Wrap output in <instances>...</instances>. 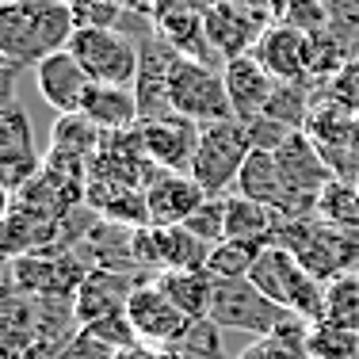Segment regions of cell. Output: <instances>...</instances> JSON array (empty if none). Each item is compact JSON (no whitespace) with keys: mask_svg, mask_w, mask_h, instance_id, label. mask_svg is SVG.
I'll return each instance as SVG.
<instances>
[{"mask_svg":"<svg viewBox=\"0 0 359 359\" xmlns=\"http://www.w3.org/2000/svg\"><path fill=\"white\" fill-rule=\"evenodd\" d=\"M84 203L96 210L104 222L126 229H145L149 226V207H145V191L123 180H107V176H88L84 187Z\"/></svg>","mask_w":359,"mask_h":359,"instance_id":"cell-19","label":"cell"},{"mask_svg":"<svg viewBox=\"0 0 359 359\" xmlns=\"http://www.w3.org/2000/svg\"><path fill=\"white\" fill-rule=\"evenodd\" d=\"M31 359H115V348L104 344L96 332L81 329L65 348H54V352H42V355H31Z\"/></svg>","mask_w":359,"mask_h":359,"instance_id":"cell-32","label":"cell"},{"mask_svg":"<svg viewBox=\"0 0 359 359\" xmlns=\"http://www.w3.org/2000/svg\"><path fill=\"white\" fill-rule=\"evenodd\" d=\"M161 290L187 313L191 321L210 318V306H215V276L207 268H184V271H161L157 276Z\"/></svg>","mask_w":359,"mask_h":359,"instance_id":"cell-23","label":"cell"},{"mask_svg":"<svg viewBox=\"0 0 359 359\" xmlns=\"http://www.w3.org/2000/svg\"><path fill=\"white\" fill-rule=\"evenodd\" d=\"M271 23L264 20L260 4H245V0H210L207 8V42L218 50L226 62L241 54H252L260 35Z\"/></svg>","mask_w":359,"mask_h":359,"instance_id":"cell-10","label":"cell"},{"mask_svg":"<svg viewBox=\"0 0 359 359\" xmlns=\"http://www.w3.org/2000/svg\"><path fill=\"white\" fill-rule=\"evenodd\" d=\"M271 245H283L287 252H294L302 260V268L313 279H321L325 287L359 271V226L352 229L329 226L318 215L298 222H279Z\"/></svg>","mask_w":359,"mask_h":359,"instance_id":"cell-2","label":"cell"},{"mask_svg":"<svg viewBox=\"0 0 359 359\" xmlns=\"http://www.w3.org/2000/svg\"><path fill=\"white\" fill-rule=\"evenodd\" d=\"M325 321L359 332V276H344V279H337V283H329Z\"/></svg>","mask_w":359,"mask_h":359,"instance_id":"cell-30","label":"cell"},{"mask_svg":"<svg viewBox=\"0 0 359 359\" xmlns=\"http://www.w3.org/2000/svg\"><path fill=\"white\" fill-rule=\"evenodd\" d=\"M39 172L42 168H39L35 142H31V118L12 100L0 111V176H4V191L20 195Z\"/></svg>","mask_w":359,"mask_h":359,"instance_id":"cell-12","label":"cell"},{"mask_svg":"<svg viewBox=\"0 0 359 359\" xmlns=\"http://www.w3.org/2000/svg\"><path fill=\"white\" fill-rule=\"evenodd\" d=\"M65 4L73 8V12H81V8H88V4H96V0H65Z\"/></svg>","mask_w":359,"mask_h":359,"instance_id":"cell-37","label":"cell"},{"mask_svg":"<svg viewBox=\"0 0 359 359\" xmlns=\"http://www.w3.org/2000/svg\"><path fill=\"white\" fill-rule=\"evenodd\" d=\"M88 332H96L104 344H111L115 352H123V348H134V344H142L138 340V332H134V325L126 313H115V318H107V321H100V325H92Z\"/></svg>","mask_w":359,"mask_h":359,"instance_id":"cell-35","label":"cell"},{"mask_svg":"<svg viewBox=\"0 0 359 359\" xmlns=\"http://www.w3.org/2000/svg\"><path fill=\"white\" fill-rule=\"evenodd\" d=\"M310 359H359V332L332 321L310 325Z\"/></svg>","mask_w":359,"mask_h":359,"instance_id":"cell-28","label":"cell"},{"mask_svg":"<svg viewBox=\"0 0 359 359\" xmlns=\"http://www.w3.org/2000/svg\"><path fill=\"white\" fill-rule=\"evenodd\" d=\"M81 115L104 134H123V130L142 126L134 88H123V84H92L88 96H84Z\"/></svg>","mask_w":359,"mask_h":359,"instance_id":"cell-21","label":"cell"},{"mask_svg":"<svg viewBox=\"0 0 359 359\" xmlns=\"http://www.w3.org/2000/svg\"><path fill=\"white\" fill-rule=\"evenodd\" d=\"M210 195L195 184L191 172H165L145 187V207H149V226H184Z\"/></svg>","mask_w":359,"mask_h":359,"instance_id":"cell-18","label":"cell"},{"mask_svg":"<svg viewBox=\"0 0 359 359\" xmlns=\"http://www.w3.org/2000/svg\"><path fill=\"white\" fill-rule=\"evenodd\" d=\"M318 96L321 92H313L310 81H279L271 100H268V107H264V115L290 126V130H306L313 107H318Z\"/></svg>","mask_w":359,"mask_h":359,"instance_id":"cell-25","label":"cell"},{"mask_svg":"<svg viewBox=\"0 0 359 359\" xmlns=\"http://www.w3.org/2000/svg\"><path fill=\"white\" fill-rule=\"evenodd\" d=\"M249 279L271 298V302L283 306L287 313L306 318L310 325L325 321V298H329V287H325L321 279H313L310 271L302 268V260H298L294 252H287L283 245H268V249L260 252V260H256Z\"/></svg>","mask_w":359,"mask_h":359,"instance_id":"cell-3","label":"cell"},{"mask_svg":"<svg viewBox=\"0 0 359 359\" xmlns=\"http://www.w3.org/2000/svg\"><path fill=\"white\" fill-rule=\"evenodd\" d=\"M142 142H145V157L153 165H161L165 172H191L195 153H199L203 126L191 123L184 115H168L157 123H142Z\"/></svg>","mask_w":359,"mask_h":359,"instance_id":"cell-15","label":"cell"},{"mask_svg":"<svg viewBox=\"0 0 359 359\" xmlns=\"http://www.w3.org/2000/svg\"><path fill=\"white\" fill-rule=\"evenodd\" d=\"M276 165H279V172L287 176V184L294 187V191L310 195V199H318V195L325 191V184L337 176L306 130H294L283 145H279V149H276Z\"/></svg>","mask_w":359,"mask_h":359,"instance_id":"cell-20","label":"cell"},{"mask_svg":"<svg viewBox=\"0 0 359 359\" xmlns=\"http://www.w3.org/2000/svg\"><path fill=\"white\" fill-rule=\"evenodd\" d=\"M88 271L92 268H84L73 249L57 252V245H50V249H39V252L12 256V264H8V283H12V290L31 294V298L76 294V287L84 283Z\"/></svg>","mask_w":359,"mask_h":359,"instance_id":"cell-8","label":"cell"},{"mask_svg":"<svg viewBox=\"0 0 359 359\" xmlns=\"http://www.w3.org/2000/svg\"><path fill=\"white\" fill-rule=\"evenodd\" d=\"M355 276H359V271H355Z\"/></svg>","mask_w":359,"mask_h":359,"instance_id":"cell-38","label":"cell"},{"mask_svg":"<svg viewBox=\"0 0 359 359\" xmlns=\"http://www.w3.org/2000/svg\"><path fill=\"white\" fill-rule=\"evenodd\" d=\"M138 283H145V279L126 276V271H111V268H92L73 294V310L81 329H92V325L115 318V313H126V302H130Z\"/></svg>","mask_w":359,"mask_h":359,"instance_id":"cell-14","label":"cell"},{"mask_svg":"<svg viewBox=\"0 0 359 359\" xmlns=\"http://www.w3.org/2000/svg\"><path fill=\"white\" fill-rule=\"evenodd\" d=\"M69 54L84 65L92 84H123V88H134L142 54H138V42L130 35H123V31L76 27Z\"/></svg>","mask_w":359,"mask_h":359,"instance_id":"cell-6","label":"cell"},{"mask_svg":"<svg viewBox=\"0 0 359 359\" xmlns=\"http://www.w3.org/2000/svg\"><path fill=\"white\" fill-rule=\"evenodd\" d=\"M306 134L321 149V157L329 161V168L344 180H359V115L332 100L318 96Z\"/></svg>","mask_w":359,"mask_h":359,"instance_id":"cell-9","label":"cell"},{"mask_svg":"<svg viewBox=\"0 0 359 359\" xmlns=\"http://www.w3.org/2000/svg\"><path fill=\"white\" fill-rule=\"evenodd\" d=\"M268 249V245H249V241H218L215 249L207 256V271L215 279H249L256 260H260V252Z\"/></svg>","mask_w":359,"mask_h":359,"instance_id":"cell-27","label":"cell"},{"mask_svg":"<svg viewBox=\"0 0 359 359\" xmlns=\"http://www.w3.org/2000/svg\"><path fill=\"white\" fill-rule=\"evenodd\" d=\"M168 348L180 359H222V329L210 318H199L187 325Z\"/></svg>","mask_w":359,"mask_h":359,"instance_id":"cell-29","label":"cell"},{"mask_svg":"<svg viewBox=\"0 0 359 359\" xmlns=\"http://www.w3.org/2000/svg\"><path fill=\"white\" fill-rule=\"evenodd\" d=\"M279 218L271 207L256 199H245V195H226V237L229 241H249V245H271L276 241Z\"/></svg>","mask_w":359,"mask_h":359,"instance_id":"cell-22","label":"cell"},{"mask_svg":"<svg viewBox=\"0 0 359 359\" xmlns=\"http://www.w3.org/2000/svg\"><path fill=\"white\" fill-rule=\"evenodd\" d=\"M115 359H153V352L145 344H134V348H123V352H115Z\"/></svg>","mask_w":359,"mask_h":359,"instance_id":"cell-36","label":"cell"},{"mask_svg":"<svg viewBox=\"0 0 359 359\" xmlns=\"http://www.w3.org/2000/svg\"><path fill=\"white\" fill-rule=\"evenodd\" d=\"M290 313L279 302H271L252 279H215V306L210 321L218 329L245 332V337H268L276 325H283Z\"/></svg>","mask_w":359,"mask_h":359,"instance_id":"cell-5","label":"cell"},{"mask_svg":"<svg viewBox=\"0 0 359 359\" xmlns=\"http://www.w3.org/2000/svg\"><path fill=\"white\" fill-rule=\"evenodd\" d=\"M237 359H310V321L290 313L268 337H256L249 348H241Z\"/></svg>","mask_w":359,"mask_h":359,"instance_id":"cell-24","label":"cell"},{"mask_svg":"<svg viewBox=\"0 0 359 359\" xmlns=\"http://www.w3.org/2000/svg\"><path fill=\"white\" fill-rule=\"evenodd\" d=\"M184 229L195 233L203 245H210V249H215L218 241H226V199H207L184 222Z\"/></svg>","mask_w":359,"mask_h":359,"instance_id":"cell-31","label":"cell"},{"mask_svg":"<svg viewBox=\"0 0 359 359\" xmlns=\"http://www.w3.org/2000/svg\"><path fill=\"white\" fill-rule=\"evenodd\" d=\"M249 153H252V142H249L245 123H237V118H222V123L203 126L199 153H195V165H191L195 184H199L210 199H226V195H233L237 176H241Z\"/></svg>","mask_w":359,"mask_h":359,"instance_id":"cell-4","label":"cell"},{"mask_svg":"<svg viewBox=\"0 0 359 359\" xmlns=\"http://www.w3.org/2000/svg\"><path fill=\"white\" fill-rule=\"evenodd\" d=\"M222 76H226V96H229V107H233V118L237 123H252V118L264 115L271 92H276V76L260 65L256 54H241L233 62L222 65Z\"/></svg>","mask_w":359,"mask_h":359,"instance_id":"cell-16","label":"cell"},{"mask_svg":"<svg viewBox=\"0 0 359 359\" xmlns=\"http://www.w3.org/2000/svg\"><path fill=\"white\" fill-rule=\"evenodd\" d=\"M355 184H359V180H355Z\"/></svg>","mask_w":359,"mask_h":359,"instance_id":"cell-39","label":"cell"},{"mask_svg":"<svg viewBox=\"0 0 359 359\" xmlns=\"http://www.w3.org/2000/svg\"><path fill=\"white\" fill-rule=\"evenodd\" d=\"M35 81H39L42 100H46L57 115H81L84 96H88V88H92V76L84 73V65L76 62L69 50L50 54L46 62H39Z\"/></svg>","mask_w":359,"mask_h":359,"instance_id":"cell-17","label":"cell"},{"mask_svg":"<svg viewBox=\"0 0 359 359\" xmlns=\"http://www.w3.org/2000/svg\"><path fill=\"white\" fill-rule=\"evenodd\" d=\"M276 81H310L313 76V35L294 23H271L252 50Z\"/></svg>","mask_w":359,"mask_h":359,"instance_id":"cell-13","label":"cell"},{"mask_svg":"<svg viewBox=\"0 0 359 359\" xmlns=\"http://www.w3.org/2000/svg\"><path fill=\"white\" fill-rule=\"evenodd\" d=\"M126 318H130L134 332L145 348H161V344H172L180 332L191 325L184 310L172 302V298L161 290L157 279H145V283L134 287L130 302H126Z\"/></svg>","mask_w":359,"mask_h":359,"instance_id":"cell-11","label":"cell"},{"mask_svg":"<svg viewBox=\"0 0 359 359\" xmlns=\"http://www.w3.org/2000/svg\"><path fill=\"white\" fill-rule=\"evenodd\" d=\"M172 107L176 115L191 118L199 126L233 118V107H229V96H226V76L210 69V62L184 57V54L172 65Z\"/></svg>","mask_w":359,"mask_h":359,"instance_id":"cell-7","label":"cell"},{"mask_svg":"<svg viewBox=\"0 0 359 359\" xmlns=\"http://www.w3.org/2000/svg\"><path fill=\"white\" fill-rule=\"evenodd\" d=\"M76 12L65 0H4L0 8V54L12 65H39L50 54L69 50Z\"/></svg>","mask_w":359,"mask_h":359,"instance_id":"cell-1","label":"cell"},{"mask_svg":"<svg viewBox=\"0 0 359 359\" xmlns=\"http://www.w3.org/2000/svg\"><path fill=\"white\" fill-rule=\"evenodd\" d=\"M318 218H325L329 226H359V184L344 176H332L325 184V191L318 195Z\"/></svg>","mask_w":359,"mask_h":359,"instance_id":"cell-26","label":"cell"},{"mask_svg":"<svg viewBox=\"0 0 359 359\" xmlns=\"http://www.w3.org/2000/svg\"><path fill=\"white\" fill-rule=\"evenodd\" d=\"M321 96H325V100H332V104H340V107H348V111H355V115H359V57H355V62H348L344 69L332 76V81H325Z\"/></svg>","mask_w":359,"mask_h":359,"instance_id":"cell-33","label":"cell"},{"mask_svg":"<svg viewBox=\"0 0 359 359\" xmlns=\"http://www.w3.org/2000/svg\"><path fill=\"white\" fill-rule=\"evenodd\" d=\"M245 130H249L252 149H260V153H276L279 145H283L290 134H294L290 126L276 123V118H268V115H260V118H252V123H245Z\"/></svg>","mask_w":359,"mask_h":359,"instance_id":"cell-34","label":"cell"}]
</instances>
